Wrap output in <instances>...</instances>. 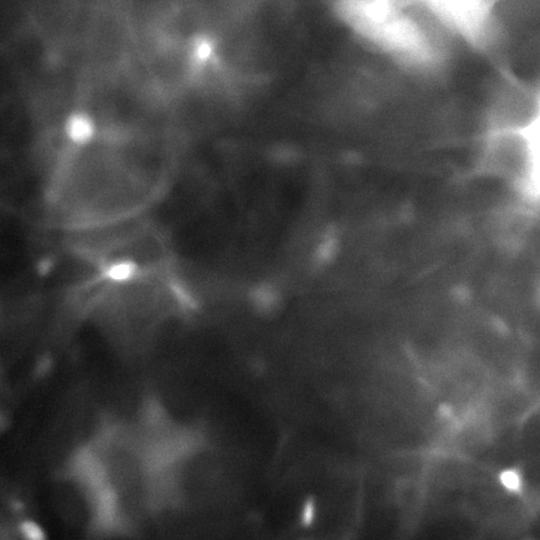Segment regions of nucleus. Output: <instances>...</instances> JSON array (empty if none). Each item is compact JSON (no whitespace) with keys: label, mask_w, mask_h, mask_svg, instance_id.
Wrapping results in <instances>:
<instances>
[{"label":"nucleus","mask_w":540,"mask_h":540,"mask_svg":"<svg viewBox=\"0 0 540 540\" xmlns=\"http://www.w3.org/2000/svg\"><path fill=\"white\" fill-rule=\"evenodd\" d=\"M500 481L502 485L509 491H518L521 487V477L514 470H506L501 473Z\"/></svg>","instance_id":"3"},{"label":"nucleus","mask_w":540,"mask_h":540,"mask_svg":"<svg viewBox=\"0 0 540 540\" xmlns=\"http://www.w3.org/2000/svg\"><path fill=\"white\" fill-rule=\"evenodd\" d=\"M522 129L527 137L531 153L528 200L540 202V93L534 111Z\"/></svg>","instance_id":"2"},{"label":"nucleus","mask_w":540,"mask_h":540,"mask_svg":"<svg viewBox=\"0 0 540 540\" xmlns=\"http://www.w3.org/2000/svg\"><path fill=\"white\" fill-rule=\"evenodd\" d=\"M165 166L161 147L148 136L82 131L57 165L50 188L54 214L74 228L125 222L157 200Z\"/></svg>","instance_id":"1"}]
</instances>
